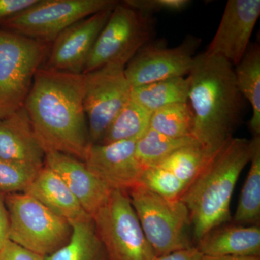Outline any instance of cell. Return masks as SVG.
<instances>
[{"label":"cell","mask_w":260,"mask_h":260,"mask_svg":"<svg viewBox=\"0 0 260 260\" xmlns=\"http://www.w3.org/2000/svg\"><path fill=\"white\" fill-rule=\"evenodd\" d=\"M124 4L135 10L150 15L154 12L181 11L190 3L187 0H126Z\"/></svg>","instance_id":"obj_29"},{"label":"cell","mask_w":260,"mask_h":260,"mask_svg":"<svg viewBox=\"0 0 260 260\" xmlns=\"http://www.w3.org/2000/svg\"><path fill=\"white\" fill-rule=\"evenodd\" d=\"M84 74L39 68L24 108L44 152L84 160L90 146L84 108Z\"/></svg>","instance_id":"obj_1"},{"label":"cell","mask_w":260,"mask_h":260,"mask_svg":"<svg viewBox=\"0 0 260 260\" xmlns=\"http://www.w3.org/2000/svg\"><path fill=\"white\" fill-rule=\"evenodd\" d=\"M260 15L259 0H229L218 28L205 53L223 57L236 66L251 44Z\"/></svg>","instance_id":"obj_14"},{"label":"cell","mask_w":260,"mask_h":260,"mask_svg":"<svg viewBox=\"0 0 260 260\" xmlns=\"http://www.w3.org/2000/svg\"><path fill=\"white\" fill-rule=\"evenodd\" d=\"M93 221L109 260H155L127 191L112 190Z\"/></svg>","instance_id":"obj_7"},{"label":"cell","mask_w":260,"mask_h":260,"mask_svg":"<svg viewBox=\"0 0 260 260\" xmlns=\"http://www.w3.org/2000/svg\"><path fill=\"white\" fill-rule=\"evenodd\" d=\"M234 70L236 83L241 95L252 108L249 127L254 136L260 135V48L259 44L249 45L242 60Z\"/></svg>","instance_id":"obj_20"},{"label":"cell","mask_w":260,"mask_h":260,"mask_svg":"<svg viewBox=\"0 0 260 260\" xmlns=\"http://www.w3.org/2000/svg\"><path fill=\"white\" fill-rule=\"evenodd\" d=\"M0 194V251L6 244L9 232V217L5 205V199Z\"/></svg>","instance_id":"obj_33"},{"label":"cell","mask_w":260,"mask_h":260,"mask_svg":"<svg viewBox=\"0 0 260 260\" xmlns=\"http://www.w3.org/2000/svg\"><path fill=\"white\" fill-rule=\"evenodd\" d=\"M196 38H187L178 47L148 43L126 65L124 73L132 88L185 77L189 74L194 52L199 45Z\"/></svg>","instance_id":"obj_11"},{"label":"cell","mask_w":260,"mask_h":260,"mask_svg":"<svg viewBox=\"0 0 260 260\" xmlns=\"http://www.w3.org/2000/svg\"><path fill=\"white\" fill-rule=\"evenodd\" d=\"M0 260H45V257L8 240L0 251Z\"/></svg>","instance_id":"obj_30"},{"label":"cell","mask_w":260,"mask_h":260,"mask_svg":"<svg viewBox=\"0 0 260 260\" xmlns=\"http://www.w3.org/2000/svg\"><path fill=\"white\" fill-rule=\"evenodd\" d=\"M153 20L126 4L118 3L97 38L83 74L110 64L126 67L136 53L150 43Z\"/></svg>","instance_id":"obj_8"},{"label":"cell","mask_w":260,"mask_h":260,"mask_svg":"<svg viewBox=\"0 0 260 260\" xmlns=\"http://www.w3.org/2000/svg\"><path fill=\"white\" fill-rule=\"evenodd\" d=\"M0 158L38 168L44 166L45 152L24 107L0 121Z\"/></svg>","instance_id":"obj_16"},{"label":"cell","mask_w":260,"mask_h":260,"mask_svg":"<svg viewBox=\"0 0 260 260\" xmlns=\"http://www.w3.org/2000/svg\"><path fill=\"white\" fill-rule=\"evenodd\" d=\"M112 10L99 12L65 29L52 42L43 67L58 71L83 74L94 44Z\"/></svg>","instance_id":"obj_12"},{"label":"cell","mask_w":260,"mask_h":260,"mask_svg":"<svg viewBox=\"0 0 260 260\" xmlns=\"http://www.w3.org/2000/svg\"><path fill=\"white\" fill-rule=\"evenodd\" d=\"M187 78L193 137L213 155L233 138L240 117L242 95L234 68L223 57L202 53L195 55Z\"/></svg>","instance_id":"obj_2"},{"label":"cell","mask_w":260,"mask_h":260,"mask_svg":"<svg viewBox=\"0 0 260 260\" xmlns=\"http://www.w3.org/2000/svg\"><path fill=\"white\" fill-rule=\"evenodd\" d=\"M139 185L169 200L180 199L187 185L172 172L158 166L143 170Z\"/></svg>","instance_id":"obj_27"},{"label":"cell","mask_w":260,"mask_h":260,"mask_svg":"<svg viewBox=\"0 0 260 260\" xmlns=\"http://www.w3.org/2000/svg\"><path fill=\"white\" fill-rule=\"evenodd\" d=\"M203 254L193 246L188 249H182L165 254V255L157 256L155 260H200Z\"/></svg>","instance_id":"obj_32"},{"label":"cell","mask_w":260,"mask_h":260,"mask_svg":"<svg viewBox=\"0 0 260 260\" xmlns=\"http://www.w3.org/2000/svg\"><path fill=\"white\" fill-rule=\"evenodd\" d=\"M149 127L172 138L193 137L194 114L190 104L176 103L155 111L152 113Z\"/></svg>","instance_id":"obj_24"},{"label":"cell","mask_w":260,"mask_h":260,"mask_svg":"<svg viewBox=\"0 0 260 260\" xmlns=\"http://www.w3.org/2000/svg\"><path fill=\"white\" fill-rule=\"evenodd\" d=\"M49 44L0 28V121L24 107Z\"/></svg>","instance_id":"obj_6"},{"label":"cell","mask_w":260,"mask_h":260,"mask_svg":"<svg viewBox=\"0 0 260 260\" xmlns=\"http://www.w3.org/2000/svg\"><path fill=\"white\" fill-rule=\"evenodd\" d=\"M189 90L188 78L178 77L132 88L130 101L153 113L170 104L188 102Z\"/></svg>","instance_id":"obj_19"},{"label":"cell","mask_w":260,"mask_h":260,"mask_svg":"<svg viewBox=\"0 0 260 260\" xmlns=\"http://www.w3.org/2000/svg\"><path fill=\"white\" fill-rule=\"evenodd\" d=\"M195 246L203 255L260 256L259 226L223 224L205 234Z\"/></svg>","instance_id":"obj_18"},{"label":"cell","mask_w":260,"mask_h":260,"mask_svg":"<svg viewBox=\"0 0 260 260\" xmlns=\"http://www.w3.org/2000/svg\"><path fill=\"white\" fill-rule=\"evenodd\" d=\"M44 164L62 179L85 211L91 217L106 203L112 191L89 170L83 160L71 155L47 152Z\"/></svg>","instance_id":"obj_15"},{"label":"cell","mask_w":260,"mask_h":260,"mask_svg":"<svg viewBox=\"0 0 260 260\" xmlns=\"http://www.w3.org/2000/svg\"><path fill=\"white\" fill-rule=\"evenodd\" d=\"M8 239L27 250L46 256L63 247L71 237V224L25 193L6 194Z\"/></svg>","instance_id":"obj_4"},{"label":"cell","mask_w":260,"mask_h":260,"mask_svg":"<svg viewBox=\"0 0 260 260\" xmlns=\"http://www.w3.org/2000/svg\"><path fill=\"white\" fill-rule=\"evenodd\" d=\"M137 140L90 144L83 162L111 190L129 191L139 185L144 170L136 156Z\"/></svg>","instance_id":"obj_13"},{"label":"cell","mask_w":260,"mask_h":260,"mask_svg":"<svg viewBox=\"0 0 260 260\" xmlns=\"http://www.w3.org/2000/svg\"><path fill=\"white\" fill-rule=\"evenodd\" d=\"M125 66L110 64L84 74V108L90 144H97L116 114L130 100Z\"/></svg>","instance_id":"obj_10"},{"label":"cell","mask_w":260,"mask_h":260,"mask_svg":"<svg viewBox=\"0 0 260 260\" xmlns=\"http://www.w3.org/2000/svg\"><path fill=\"white\" fill-rule=\"evenodd\" d=\"M140 225L156 256L193 246L190 217L180 199L169 200L138 185L127 191Z\"/></svg>","instance_id":"obj_5"},{"label":"cell","mask_w":260,"mask_h":260,"mask_svg":"<svg viewBox=\"0 0 260 260\" xmlns=\"http://www.w3.org/2000/svg\"><path fill=\"white\" fill-rule=\"evenodd\" d=\"M151 115V112L129 100L111 122L101 144L139 139L148 130Z\"/></svg>","instance_id":"obj_23"},{"label":"cell","mask_w":260,"mask_h":260,"mask_svg":"<svg viewBox=\"0 0 260 260\" xmlns=\"http://www.w3.org/2000/svg\"><path fill=\"white\" fill-rule=\"evenodd\" d=\"M250 168L242 187L234 220L236 224L259 225L260 219V136H254Z\"/></svg>","instance_id":"obj_22"},{"label":"cell","mask_w":260,"mask_h":260,"mask_svg":"<svg viewBox=\"0 0 260 260\" xmlns=\"http://www.w3.org/2000/svg\"><path fill=\"white\" fill-rule=\"evenodd\" d=\"M71 225L69 242L45 260H109L92 218Z\"/></svg>","instance_id":"obj_21"},{"label":"cell","mask_w":260,"mask_h":260,"mask_svg":"<svg viewBox=\"0 0 260 260\" xmlns=\"http://www.w3.org/2000/svg\"><path fill=\"white\" fill-rule=\"evenodd\" d=\"M41 169L0 158V194L24 192Z\"/></svg>","instance_id":"obj_28"},{"label":"cell","mask_w":260,"mask_h":260,"mask_svg":"<svg viewBox=\"0 0 260 260\" xmlns=\"http://www.w3.org/2000/svg\"><path fill=\"white\" fill-rule=\"evenodd\" d=\"M24 193L35 198L70 224L92 218L85 211L62 179L45 164Z\"/></svg>","instance_id":"obj_17"},{"label":"cell","mask_w":260,"mask_h":260,"mask_svg":"<svg viewBox=\"0 0 260 260\" xmlns=\"http://www.w3.org/2000/svg\"><path fill=\"white\" fill-rule=\"evenodd\" d=\"M38 0H0V23L35 4Z\"/></svg>","instance_id":"obj_31"},{"label":"cell","mask_w":260,"mask_h":260,"mask_svg":"<svg viewBox=\"0 0 260 260\" xmlns=\"http://www.w3.org/2000/svg\"><path fill=\"white\" fill-rule=\"evenodd\" d=\"M194 142L198 141L193 137L172 138L149 127L137 140L136 156L145 169L156 165L175 150Z\"/></svg>","instance_id":"obj_26"},{"label":"cell","mask_w":260,"mask_h":260,"mask_svg":"<svg viewBox=\"0 0 260 260\" xmlns=\"http://www.w3.org/2000/svg\"><path fill=\"white\" fill-rule=\"evenodd\" d=\"M114 0H38L0 28L49 44L70 25L118 4Z\"/></svg>","instance_id":"obj_9"},{"label":"cell","mask_w":260,"mask_h":260,"mask_svg":"<svg viewBox=\"0 0 260 260\" xmlns=\"http://www.w3.org/2000/svg\"><path fill=\"white\" fill-rule=\"evenodd\" d=\"M253 140L231 138L210 158L180 200L189 210L193 240L231 220V202L238 179L250 162Z\"/></svg>","instance_id":"obj_3"},{"label":"cell","mask_w":260,"mask_h":260,"mask_svg":"<svg viewBox=\"0 0 260 260\" xmlns=\"http://www.w3.org/2000/svg\"><path fill=\"white\" fill-rule=\"evenodd\" d=\"M212 156L198 142H194L175 150L155 166L170 171L188 186Z\"/></svg>","instance_id":"obj_25"},{"label":"cell","mask_w":260,"mask_h":260,"mask_svg":"<svg viewBox=\"0 0 260 260\" xmlns=\"http://www.w3.org/2000/svg\"><path fill=\"white\" fill-rule=\"evenodd\" d=\"M200 260H260V256L203 255Z\"/></svg>","instance_id":"obj_34"}]
</instances>
